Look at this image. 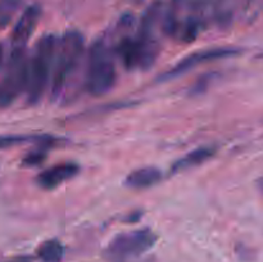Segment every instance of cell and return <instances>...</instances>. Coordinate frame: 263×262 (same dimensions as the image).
<instances>
[{
    "label": "cell",
    "instance_id": "1",
    "mask_svg": "<svg viewBox=\"0 0 263 262\" xmlns=\"http://www.w3.org/2000/svg\"><path fill=\"white\" fill-rule=\"evenodd\" d=\"M58 41L59 39L53 33L41 36L33 46L31 55L28 57L26 94L30 104H37L50 85Z\"/></svg>",
    "mask_w": 263,
    "mask_h": 262
},
{
    "label": "cell",
    "instance_id": "2",
    "mask_svg": "<svg viewBox=\"0 0 263 262\" xmlns=\"http://www.w3.org/2000/svg\"><path fill=\"white\" fill-rule=\"evenodd\" d=\"M167 4L162 0H154L145 9L135 32L138 46L139 68L146 71L156 63L161 51L159 33H164Z\"/></svg>",
    "mask_w": 263,
    "mask_h": 262
},
{
    "label": "cell",
    "instance_id": "3",
    "mask_svg": "<svg viewBox=\"0 0 263 262\" xmlns=\"http://www.w3.org/2000/svg\"><path fill=\"white\" fill-rule=\"evenodd\" d=\"M115 58V50L103 39L90 46L85 73V87L89 94L103 97L115 87L117 82Z\"/></svg>",
    "mask_w": 263,
    "mask_h": 262
},
{
    "label": "cell",
    "instance_id": "4",
    "mask_svg": "<svg viewBox=\"0 0 263 262\" xmlns=\"http://www.w3.org/2000/svg\"><path fill=\"white\" fill-rule=\"evenodd\" d=\"M85 39L76 30L67 31L62 35L57 48L50 92L53 99H58L69 80L73 77L84 57Z\"/></svg>",
    "mask_w": 263,
    "mask_h": 262
},
{
    "label": "cell",
    "instance_id": "5",
    "mask_svg": "<svg viewBox=\"0 0 263 262\" xmlns=\"http://www.w3.org/2000/svg\"><path fill=\"white\" fill-rule=\"evenodd\" d=\"M0 76V108H7L26 91L28 55L26 48H10Z\"/></svg>",
    "mask_w": 263,
    "mask_h": 262
},
{
    "label": "cell",
    "instance_id": "6",
    "mask_svg": "<svg viewBox=\"0 0 263 262\" xmlns=\"http://www.w3.org/2000/svg\"><path fill=\"white\" fill-rule=\"evenodd\" d=\"M157 235L148 228L116 235L104 251L109 262H130L151 251L157 243Z\"/></svg>",
    "mask_w": 263,
    "mask_h": 262
},
{
    "label": "cell",
    "instance_id": "7",
    "mask_svg": "<svg viewBox=\"0 0 263 262\" xmlns=\"http://www.w3.org/2000/svg\"><path fill=\"white\" fill-rule=\"evenodd\" d=\"M236 54H239V49L229 48V46L202 49V50L194 51V53L184 57L181 61H179L175 66H172L168 71L162 73L158 77V80L159 81H170V80H174L176 77L187 73L189 71L194 69L195 67L211 63V62L230 58V57L236 55Z\"/></svg>",
    "mask_w": 263,
    "mask_h": 262
},
{
    "label": "cell",
    "instance_id": "8",
    "mask_svg": "<svg viewBox=\"0 0 263 262\" xmlns=\"http://www.w3.org/2000/svg\"><path fill=\"white\" fill-rule=\"evenodd\" d=\"M41 17V8L37 4H32L26 8L12 31L10 44L12 48H26L28 40L35 32Z\"/></svg>",
    "mask_w": 263,
    "mask_h": 262
},
{
    "label": "cell",
    "instance_id": "9",
    "mask_svg": "<svg viewBox=\"0 0 263 262\" xmlns=\"http://www.w3.org/2000/svg\"><path fill=\"white\" fill-rule=\"evenodd\" d=\"M80 172V166L74 162H62L44 170L36 177V184L45 190H51L73 179Z\"/></svg>",
    "mask_w": 263,
    "mask_h": 262
},
{
    "label": "cell",
    "instance_id": "10",
    "mask_svg": "<svg viewBox=\"0 0 263 262\" xmlns=\"http://www.w3.org/2000/svg\"><path fill=\"white\" fill-rule=\"evenodd\" d=\"M163 175L159 169L154 166H145L131 171L126 176L125 185L131 189H146L154 186L162 180Z\"/></svg>",
    "mask_w": 263,
    "mask_h": 262
},
{
    "label": "cell",
    "instance_id": "11",
    "mask_svg": "<svg viewBox=\"0 0 263 262\" xmlns=\"http://www.w3.org/2000/svg\"><path fill=\"white\" fill-rule=\"evenodd\" d=\"M215 153L216 151L213 146H200V148L194 149V151H190L189 153H186L181 158L177 159L176 162H174L171 167V172L172 174H179V172L195 169V167L205 163L208 159L212 158Z\"/></svg>",
    "mask_w": 263,
    "mask_h": 262
},
{
    "label": "cell",
    "instance_id": "12",
    "mask_svg": "<svg viewBox=\"0 0 263 262\" xmlns=\"http://www.w3.org/2000/svg\"><path fill=\"white\" fill-rule=\"evenodd\" d=\"M235 0H212L211 17L221 27H228L233 22Z\"/></svg>",
    "mask_w": 263,
    "mask_h": 262
},
{
    "label": "cell",
    "instance_id": "13",
    "mask_svg": "<svg viewBox=\"0 0 263 262\" xmlns=\"http://www.w3.org/2000/svg\"><path fill=\"white\" fill-rule=\"evenodd\" d=\"M36 254L41 262H62L64 257V247L57 239H49L39 246Z\"/></svg>",
    "mask_w": 263,
    "mask_h": 262
},
{
    "label": "cell",
    "instance_id": "14",
    "mask_svg": "<svg viewBox=\"0 0 263 262\" xmlns=\"http://www.w3.org/2000/svg\"><path fill=\"white\" fill-rule=\"evenodd\" d=\"M51 138H49V136H45V138L43 139V140L39 143V146L35 149V151L30 152V153L27 154V156L23 158V164H26V166H37V164H40L41 162L45 159L46 157V151H48V146L51 145Z\"/></svg>",
    "mask_w": 263,
    "mask_h": 262
},
{
    "label": "cell",
    "instance_id": "15",
    "mask_svg": "<svg viewBox=\"0 0 263 262\" xmlns=\"http://www.w3.org/2000/svg\"><path fill=\"white\" fill-rule=\"evenodd\" d=\"M21 4L22 0H0V27L9 25Z\"/></svg>",
    "mask_w": 263,
    "mask_h": 262
},
{
    "label": "cell",
    "instance_id": "16",
    "mask_svg": "<svg viewBox=\"0 0 263 262\" xmlns=\"http://www.w3.org/2000/svg\"><path fill=\"white\" fill-rule=\"evenodd\" d=\"M44 136H27V135H0V151L12 148L30 141H40Z\"/></svg>",
    "mask_w": 263,
    "mask_h": 262
},
{
    "label": "cell",
    "instance_id": "17",
    "mask_svg": "<svg viewBox=\"0 0 263 262\" xmlns=\"http://www.w3.org/2000/svg\"><path fill=\"white\" fill-rule=\"evenodd\" d=\"M4 49H3V45L0 44V71H2L3 66H4Z\"/></svg>",
    "mask_w": 263,
    "mask_h": 262
},
{
    "label": "cell",
    "instance_id": "18",
    "mask_svg": "<svg viewBox=\"0 0 263 262\" xmlns=\"http://www.w3.org/2000/svg\"><path fill=\"white\" fill-rule=\"evenodd\" d=\"M10 262H30V261H28L27 258H15V259H13V261H10Z\"/></svg>",
    "mask_w": 263,
    "mask_h": 262
},
{
    "label": "cell",
    "instance_id": "19",
    "mask_svg": "<svg viewBox=\"0 0 263 262\" xmlns=\"http://www.w3.org/2000/svg\"><path fill=\"white\" fill-rule=\"evenodd\" d=\"M258 186H259V189H261V192L263 193V179L258 181Z\"/></svg>",
    "mask_w": 263,
    "mask_h": 262
},
{
    "label": "cell",
    "instance_id": "20",
    "mask_svg": "<svg viewBox=\"0 0 263 262\" xmlns=\"http://www.w3.org/2000/svg\"><path fill=\"white\" fill-rule=\"evenodd\" d=\"M131 2H133V3H136V4H138V3L143 2V0H131Z\"/></svg>",
    "mask_w": 263,
    "mask_h": 262
}]
</instances>
